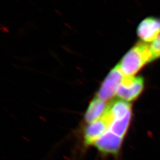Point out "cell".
<instances>
[{"label": "cell", "mask_w": 160, "mask_h": 160, "mask_svg": "<svg viewBox=\"0 0 160 160\" xmlns=\"http://www.w3.org/2000/svg\"><path fill=\"white\" fill-rule=\"evenodd\" d=\"M152 62L150 45L139 42L132 48L117 65L125 77L135 76L147 64Z\"/></svg>", "instance_id": "1"}, {"label": "cell", "mask_w": 160, "mask_h": 160, "mask_svg": "<svg viewBox=\"0 0 160 160\" xmlns=\"http://www.w3.org/2000/svg\"><path fill=\"white\" fill-rule=\"evenodd\" d=\"M145 81L142 77H125L123 78L116 92L118 97L130 102L137 100L143 92Z\"/></svg>", "instance_id": "2"}, {"label": "cell", "mask_w": 160, "mask_h": 160, "mask_svg": "<svg viewBox=\"0 0 160 160\" xmlns=\"http://www.w3.org/2000/svg\"><path fill=\"white\" fill-rule=\"evenodd\" d=\"M124 75L116 65L110 71L102 84L97 92V98L103 102L108 101L112 98L114 95H116L118 87Z\"/></svg>", "instance_id": "3"}, {"label": "cell", "mask_w": 160, "mask_h": 160, "mask_svg": "<svg viewBox=\"0 0 160 160\" xmlns=\"http://www.w3.org/2000/svg\"><path fill=\"white\" fill-rule=\"evenodd\" d=\"M160 34V21L155 17H147L138 26V36L145 43L152 42Z\"/></svg>", "instance_id": "4"}, {"label": "cell", "mask_w": 160, "mask_h": 160, "mask_svg": "<svg viewBox=\"0 0 160 160\" xmlns=\"http://www.w3.org/2000/svg\"><path fill=\"white\" fill-rule=\"evenodd\" d=\"M123 138L108 130L94 143L103 154H117L120 150Z\"/></svg>", "instance_id": "5"}, {"label": "cell", "mask_w": 160, "mask_h": 160, "mask_svg": "<svg viewBox=\"0 0 160 160\" xmlns=\"http://www.w3.org/2000/svg\"><path fill=\"white\" fill-rule=\"evenodd\" d=\"M109 129L107 122L101 118L100 119L90 123L86 127L84 132V140L86 145H90L101 137Z\"/></svg>", "instance_id": "6"}, {"label": "cell", "mask_w": 160, "mask_h": 160, "mask_svg": "<svg viewBox=\"0 0 160 160\" xmlns=\"http://www.w3.org/2000/svg\"><path fill=\"white\" fill-rule=\"evenodd\" d=\"M106 111L111 115L113 122L125 118L132 114L131 104L129 102L121 99L113 100L107 106Z\"/></svg>", "instance_id": "7"}, {"label": "cell", "mask_w": 160, "mask_h": 160, "mask_svg": "<svg viewBox=\"0 0 160 160\" xmlns=\"http://www.w3.org/2000/svg\"><path fill=\"white\" fill-rule=\"evenodd\" d=\"M107 107L104 102L94 98L90 103L85 114V120L87 123H91L100 119L104 113Z\"/></svg>", "instance_id": "8"}, {"label": "cell", "mask_w": 160, "mask_h": 160, "mask_svg": "<svg viewBox=\"0 0 160 160\" xmlns=\"http://www.w3.org/2000/svg\"><path fill=\"white\" fill-rule=\"evenodd\" d=\"M132 114H130L124 119L114 120L109 128V131L123 138L128 130Z\"/></svg>", "instance_id": "9"}, {"label": "cell", "mask_w": 160, "mask_h": 160, "mask_svg": "<svg viewBox=\"0 0 160 160\" xmlns=\"http://www.w3.org/2000/svg\"><path fill=\"white\" fill-rule=\"evenodd\" d=\"M152 53V62L160 58V34L150 45Z\"/></svg>", "instance_id": "10"}]
</instances>
